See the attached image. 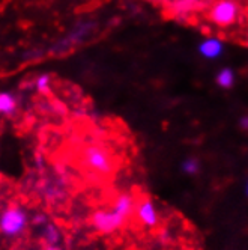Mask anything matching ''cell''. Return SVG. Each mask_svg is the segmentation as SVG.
Listing matches in <instances>:
<instances>
[{
    "instance_id": "obj_1",
    "label": "cell",
    "mask_w": 248,
    "mask_h": 250,
    "mask_svg": "<svg viewBox=\"0 0 248 250\" xmlns=\"http://www.w3.org/2000/svg\"><path fill=\"white\" fill-rule=\"evenodd\" d=\"M134 207H135L134 194L128 191L119 193L114 198L112 207L96 209L92 214L91 223L94 229L98 230L99 234L104 235L114 234V232L125 226V223L133 217Z\"/></svg>"
},
{
    "instance_id": "obj_2",
    "label": "cell",
    "mask_w": 248,
    "mask_h": 250,
    "mask_svg": "<svg viewBox=\"0 0 248 250\" xmlns=\"http://www.w3.org/2000/svg\"><path fill=\"white\" fill-rule=\"evenodd\" d=\"M30 223L29 212L24 207L11 204L0 211V234L6 238H20Z\"/></svg>"
},
{
    "instance_id": "obj_3",
    "label": "cell",
    "mask_w": 248,
    "mask_h": 250,
    "mask_svg": "<svg viewBox=\"0 0 248 250\" xmlns=\"http://www.w3.org/2000/svg\"><path fill=\"white\" fill-rule=\"evenodd\" d=\"M83 166L102 178H109L114 172V160L109 149L101 145H87L81 151Z\"/></svg>"
},
{
    "instance_id": "obj_4",
    "label": "cell",
    "mask_w": 248,
    "mask_h": 250,
    "mask_svg": "<svg viewBox=\"0 0 248 250\" xmlns=\"http://www.w3.org/2000/svg\"><path fill=\"white\" fill-rule=\"evenodd\" d=\"M241 8L236 0H217V2L212 5L209 17L214 24L220 27H227L236 23L239 19Z\"/></svg>"
},
{
    "instance_id": "obj_5",
    "label": "cell",
    "mask_w": 248,
    "mask_h": 250,
    "mask_svg": "<svg viewBox=\"0 0 248 250\" xmlns=\"http://www.w3.org/2000/svg\"><path fill=\"white\" fill-rule=\"evenodd\" d=\"M134 216L137 222L148 229H153L159 223V212L155 202L151 198L140 199L134 207Z\"/></svg>"
},
{
    "instance_id": "obj_6",
    "label": "cell",
    "mask_w": 248,
    "mask_h": 250,
    "mask_svg": "<svg viewBox=\"0 0 248 250\" xmlns=\"http://www.w3.org/2000/svg\"><path fill=\"white\" fill-rule=\"evenodd\" d=\"M205 0H173L170 9L178 21H187L192 12L202 9Z\"/></svg>"
},
{
    "instance_id": "obj_7",
    "label": "cell",
    "mask_w": 248,
    "mask_h": 250,
    "mask_svg": "<svg viewBox=\"0 0 248 250\" xmlns=\"http://www.w3.org/2000/svg\"><path fill=\"white\" fill-rule=\"evenodd\" d=\"M39 238L45 244V247L47 246H59V243L62 241V230L56 223L48 220L45 225H42L39 228Z\"/></svg>"
},
{
    "instance_id": "obj_8",
    "label": "cell",
    "mask_w": 248,
    "mask_h": 250,
    "mask_svg": "<svg viewBox=\"0 0 248 250\" xmlns=\"http://www.w3.org/2000/svg\"><path fill=\"white\" fill-rule=\"evenodd\" d=\"M199 51H200V55L206 59H217L223 55L224 44L218 38H206L200 42Z\"/></svg>"
},
{
    "instance_id": "obj_9",
    "label": "cell",
    "mask_w": 248,
    "mask_h": 250,
    "mask_svg": "<svg viewBox=\"0 0 248 250\" xmlns=\"http://www.w3.org/2000/svg\"><path fill=\"white\" fill-rule=\"evenodd\" d=\"M17 110V98L11 92H0V115L11 116Z\"/></svg>"
},
{
    "instance_id": "obj_10",
    "label": "cell",
    "mask_w": 248,
    "mask_h": 250,
    "mask_svg": "<svg viewBox=\"0 0 248 250\" xmlns=\"http://www.w3.org/2000/svg\"><path fill=\"white\" fill-rule=\"evenodd\" d=\"M92 24H81V26H78V27H76L74 29V32L69 35V37L62 42V44H59V45H63V47H66V48H69V45L71 44H77V42H80V41H83V38L86 37V35H89L91 32H92Z\"/></svg>"
},
{
    "instance_id": "obj_11",
    "label": "cell",
    "mask_w": 248,
    "mask_h": 250,
    "mask_svg": "<svg viewBox=\"0 0 248 250\" xmlns=\"http://www.w3.org/2000/svg\"><path fill=\"white\" fill-rule=\"evenodd\" d=\"M181 170L188 176H196L202 170V163L197 157H187L181 163Z\"/></svg>"
},
{
    "instance_id": "obj_12",
    "label": "cell",
    "mask_w": 248,
    "mask_h": 250,
    "mask_svg": "<svg viewBox=\"0 0 248 250\" xmlns=\"http://www.w3.org/2000/svg\"><path fill=\"white\" fill-rule=\"evenodd\" d=\"M217 83L223 89L232 87L233 83H235V73L230 68H223L218 73V76H217Z\"/></svg>"
},
{
    "instance_id": "obj_13",
    "label": "cell",
    "mask_w": 248,
    "mask_h": 250,
    "mask_svg": "<svg viewBox=\"0 0 248 250\" xmlns=\"http://www.w3.org/2000/svg\"><path fill=\"white\" fill-rule=\"evenodd\" d=\"M50 86H51V79L47 74H41L35 79V87L39 94H47L50 91Z\"/></svg>"
},
{
    "instance_id": "obj_14",
    "label": "cell",
    "mask_w": 248,
    "mask_h": 250,
    "mask_svg": "<svg viewBox=\"0 0 248 250\" xmlns=\"http://www.w3.org/2000/svg\"><path fill=\"white\" fill-rule=\"evenodd\" d=\"M32 222L35 223V226H38V228H41L42 225H45L47 222H48V217L45 216L44 212H38L37 216H35L33 219H32Z\"/></svg>"
},
{
    "instance_id": "obj_15",
    "label": "cell",
    "mask_w": 248,
    "mask_h": 250,
    "mask_svg": "<svg viewBox=\"0 0 248 250\" xmlns=\"http://www.w3.org/2000/svg\"><path fill=\"white\" fill-rule=\"evenodd\" d=\"M239 125L242 127L244 131H247V130H248V118H247V116H242L241 121H239Z\"/></svg>"
},
{
    "instance_id": "obj_16",
    "label": "cell",
    "mask_w": 248,
    "mask_h": 250,
    "mask_svg": "<svg viewBox=\"0 0 248 250\" xmlns=\"http://www.w3.org/2000/svg\"><path fill=\"white\" fill-rule=\"evenodd\" d=\"M44 250H63V249L60 246H47Z\"/></svg>"
},
{
    "instance_id": "obj_17",
    "label": "cell",
    "mask_w": 248,
    "mask_h": 250,
    "mask_svg": "<svg viewBox=\"0 0 248 250\" xmlns=\"http://www.w3.org/2000/svg\"><path fill=\"white\" fill-rule=\"evenodd\" d=\"M0 183H2V176H0Z\"/></svg>"
}]
</instances>
